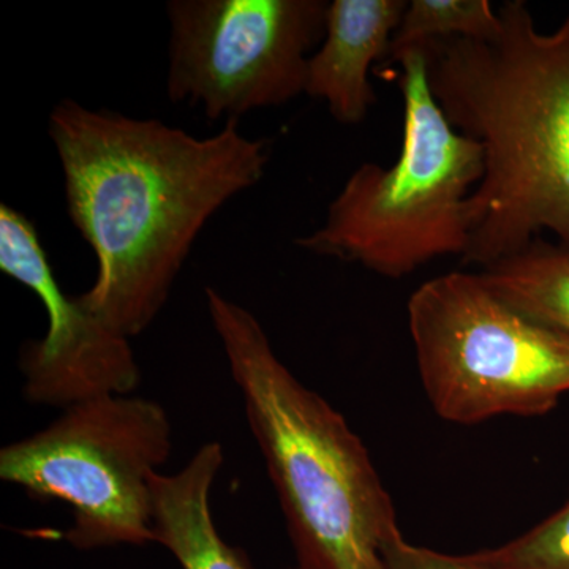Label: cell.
Here are the masks:
<instances>
[{"label": "cell", "mask_w": 569, "mask_h": 569, "mask_svg": "<svg viewBox=\"0 0 569 569\" xmlns=\"http://www.w3.org/2000/svg\"><path fill=\"white\" fill-rule=\"evenodd\" d=\"M48 133L61 160L67 211L96 253L97 279L78 296L127 339L152 325L209 219L263 179L268 142L238 121L197 138L157 119L89 110L66 99Z\"/></svg>", "instance_id": "1"}, {"label": "cell", "mask_w": 569, "mask_h": 569, "mask_svg": "<svg viewBox=\"0 0 569 569\" xmlns=\"http://www.w3.org/2000/svg\"><path fill=\"white\" fill-rule=\"evenodd\" d=\"M498 14L493 39L422 44L438 104L482 148L462 258L481 269L542 233L569 250V11L552 32L538 31L522 0L505 2Z\"/></svg>", "instance_id": "2"}, {"label": "cell", "mask_w": 569, "mask_h": 569, "mask_svg": "<svg viewBox=\"0 0 569 569\" xmlns=\"http://www.w3.org/2000/svg\"><path fill=\"white\" fill-rule=\"evenodd\" d=\"M209 317L282 508L298 569H387L399 529L369 451L346 418L280 361L250 310L206 288Z\"/></svg>", "instance_id": "3"}, {"label": "cell", "mask_w": 569, "mask_h": 569, "mask_svg": "<svg viewBox=\"0 0 569 569\" xmlns=\"http://www.w3.org/2000/svg\"><path fill=\"white\" fill-rule=\"evenodd\" d=\"M388 62L400 67L402 151L389 167L356 168L329 204L323 227L296 246L402 279L437 258L466 257L470 197L485 173V157L433 97L425 48H407Z\"/></svg>", "instance_id": "4"}, {"label": "cell", "mask_w": 569, "mask_h": 569, "mask_svg": "<svg viewBox=\"0 0 569 569\" xmlns=\"http://www.w3.org/2000/svg\"><path fill=\"white\" fill-rule=\"evenodd\" d=\"M419 378L441 419L542 417L569 392V332L500 298L479 272H448L408 299Z\"/></svg>", "instance_id": "5"}, {"label": "cell", "mask_w": 569, "mask_h": 569, "mask_svg": "<svg viewBox=\"0 0 569 569\" xmlns=\"http://www.w3.org/2000/svg\"><path fill=\"white\" fill-rule=\"evenodd\" d=\"M171 452L173 426L159 402L103 396L0 449V479L33 500L66 503L73 548L148 546L156 542L151 481Z\"/></svg>", "instance_id": "6"}, {"label": "cell", "mask_w": 569, "mask_h": 569, "mask_svg": "<svg viewBox=\"0 0 569 569\" xmlns=\"http://www.w3.org/2000/svg\"><path fill=\"white\" fill-rule=\"evenodd\" d=\"M328 7L325 0L168 2V99L201 104L211 121L291 102L306 92Z\"/></svg>", "instance_id": "7"}, {"label": "cell", "mask_w": 569, "mask_h": 569, "mask_svg": "<svg viewBox=\"0 0 569 569\" xmlns=\"http://www.w3.org/2000/svg\"><path fill=\"white\" fill-rule=\"evenodd\" d=\"M0 271L29 288L47 310V335L21 348L28 402L66 410L137 391L141 370L130 339L108 328L78 296L63 293L36 224L7 204L0 206Z\"/></svg>", "instance_id": "8"}, {"label": "cell", "mask_w": 569, "mask_h": 569, "mask_svg": "<svg viewBox=\"0 0 569 569\" xmlns=\"http://www.w3.org/2000/svg\"><path fill=\"white\" fill-rule=\"evenodd\" d=\"M406 0L329 2L325 39L310 56L306 92L346 126L365 122L377 97L369 73L387 59Z\"/></svg>", "instance_id": "9"}, {"label": "cell", "mask_w": 569, "mask_h": 569, "mask_svg": "<svg viewBox=\"0 0 569 569\" xmlns=\"http://www.w3.org/2000/svg\"><path fill=\"white\" fill-rule=\"evenodd\" d=\"M224 463L219 441H209L173 475L152 477L153 533L182 569H254L246 550L228 545L211 511L213 482Z\"/></svg>", "instance_id": "10"}, {"label": "cell", "mask_w": 569, "mask_h": 569, "mask_svg": "<svg viewBox=\"0 0 569 569\" xmlns=\"http://www.w3.org/2000/svg\"><path fill=\"white\" fill-rule=\"evenodd\" d=\"M479 276L516 309L569 332V250L537 241Z\"/></svg>", "instance_id": "11"}, {"label": "cell", "mask_w": 569, "mask_h": 569, "mask_svg": "<svg viewBox=\"0 0 569 569\" xmlns=\"http://www.w3.org/2000/svg\"><path fill=\"white\" fill-rule=\"evenodd\" d=\"M500 28V14L488 0H413L407 3L387 59L430 41L493 39Z\"/></svg>", "instance_id": "12"}, {"label": "cell", "mask_w": 569, "mask_h": 569, "mask_svg": "<svg viewBox=\"0 0 569 569\" xmlns=\"http://www.w3.org/2000/svg\"><path fill=\"white\" fill-rule=\"evenodd\" d=\"M473 556L493 569H569V498L533 529Z\"/></svg>", "instance_id": "13"}, {"label": "cell", "mask_w": 569, "mask_h": 569, "mask_svg": "<svg viewBox=\"0 0 569 569\" xmlns=\"http://www.w3.org/2000/svg\"><path fill=\"white\" fill-rule=\"evenodd\" d=\"M381 556L387 569H493L479 561L473 553L449 556L411 545L400 529L392 531L383 542Z\"/></svg>", "instance_id": "14"}, {"label": "cell", "mask_w": 569, "mask_h": 569, "mask_svg": "<svg viewBox=\"0 0 569 569\" xmlns=\"http://www.w3.org/2000/svg\"><path fill=\"white\" fill-rule=\"evenodd\" d=\"M290 569H298V568H290Z\"/></svg>", "instance_id": "15"}]
</instances>
